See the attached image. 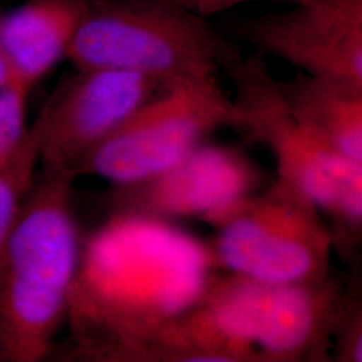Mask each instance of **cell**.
Masks as SVG:
<instances>
[{
  "instance_id": "30bf717a",
  "label": "cell",
  "mask_w": 362,
  "mask_h": 362,
  "mask_svg": "<svg viewBox=\"0 0 362 362\" xmlns=\"http://www.w3.org/2000/svg\"><path fill=\"white\" fill-rule=\"evenodd\" d=\"M262 182V172L238 149L204 141L153 179L117 187L115 211L165 220L197 218L208 223L258 192Z\"/></svg>"
},
{
  "instance_id": "8fae6325",
  "label": "cell",
  "mask_w": 362,
  "mask_h": 362,
  "mask_svg": "<svg viewBox=\"0 0 362 362\" xmlns=\"http://www.w3.org/2000/svg\"><path fill=\"white\" fill-rule=\"evenodd\" d=\"M91 0H26L0 13V49L15 86L31 93L67 57Z\"/></svg>"
},
{
  "instance_id": "9a60e30c",
  "label": "cell",
  "mask_w": 362,
  "mask_h": 362,
  "mask_svg": "<svg viewBox=\"0 0 362 362\" xmlns=\"http://www.w3.org/2000/svg\"><path fill=\"white\" fill-rule=\"evenodd\" d=\"M361 305L356 297H346L337 326V354L339 361H362Z\"/></svg>"
},
{
  "instance_id": "4fadbf2b",
  "label": "cell",
  "mask_w": 362,
  "mask_h": 362,
  "mask_svg": "<svg viewBox=\"0 0 362 362\" xmlns=\"http://www.w3.org/2000/svg\"><path fill=\"white\" fill-rule=\"evenodd\" d=\"M39 164V129L34 122L19 152L0 164V254L21 215Z\"/></svg>"
},
{
  "instance_id": "9c48e42d",
  "label": "cell",
  "mask_w": 362,
  "mask_h": 362,
  "mask_svg": "<svg viewBox=\"0 0 362 362\" xmlns=\"http://www.w3.org/2000/svg\"><path fill=\"white\" fill-rule=\"evenodd\" d=\"M233 35L313 77L362 88V0H310L239 19Z\"/></svg>"
},
{
  "instance_id": "3957f363",
  "label": "cell",
  "mask_w": 362,
  "mask_h": 362,
  "mask_svg": "<svg viewBox=\"0 0 362 362\" xmlns=\"http://www.w3.org/2000/svg\"><path fill=\"white\" fill-rule=\"evenodd\" d=\"M76 176L43 169L0 254V362H38L66 321L81 240Z\"/></svg>"
},
{
  "instance_id": "2e32d148",
  "label": "cell",
  "mask_w": 362,
  "mask_h": 362,
  "mask_svg": "<svg viewBox=\"0 0 362 362\" xmlns=\"http://www.w3.org/2000/svg\"><path fill=\"white\" fill-rule=\"evenodd\" d=\"M185 8L187 11L194 13L202 18H208L215 13H223L231 10L233 7L254 3V1H282L287 4H294L300 1H310V0H170Z\"/></svg>"
},
{
  "instance_id": "8992f818",
  "label": "cell",
  "mask_w": 362,
  "mask_h": 362,
  "mask_svg": "<svg viewBox=\"0 0 362 362\" xmlns=\"http://www.w3.org/2000/svg\"><path fill=\"white\" fill-rule=\"evenodd\" d=\"M218 267L264 284H296L330 275L333 239L322 215L276 181L208 221Z\"/></svg>"
},
{
  "instance_id": "52a82bcc",
  "label": "cell",
  "mask_w": 362,
  "mask_h": 362,
  "mask_svg": "<svg viewBox=\"0 0 362 362\" xmlns=\"http://www.w3.org/2000/svg\"><path fill=\"white\" fill-rule=\"evenodd\" d=\"M233 98L216 78L164 86L139 107L77 169L129 187L167 172L220 127H233Z\"/></svg>"
},
{
  "instance_id": "277c9868",
  "label": "cell",
  "mask_w": 362,
  "mask_h": 362,
  "mask_svg": "<svg viewBox=\"0 0 362 362\" xmlns=\"http://www.w3.org/2000/svg\"><path fill=\"white\" fill-rule=\"evenodd\" d=\"M221 71L235 88L233 128L272 151L276 182L325 214L333 246L349 254L361 239L362 161L330 149L298 122L258 52L245 57L233 46Z\"/></svg>"
},
{
  "instance_id": "6da1fadb",
  "label": "cell",
  "mask_w": 362,
  "mask_h": 362,
  "mask_svg": "<svg viewBox=\"0 0 362 362\" xmlns=\"http://www.w3.org/2000/svg\"><path fill=\"white\" fill-rule=\"evenodd\" d=\"M216 272L211 246L169 220L115 211L81 246L66 313L70 356L155 361L164 337L204 299Z\"/></svg>"
},
{
  "instance_id": "7a4b0ae2",
  "label": "cell",
  "mask_w": 362,
  "mask_h": 362,
  "mask_svg": "<svg viewBox=\"0 0 362 362\" xmlns=\"http://www.w3.org/2000/svg\"><path fill=\"white\" fill-rule=\"evenodd\" d=\"M346 296L327 275L296 284L216 276L207 296L175 325L172 361L293 362L324 357Z\"/></svg>"
},
{
  "instance_id": "ba28073f",
  "label": "cell",
  "mask_w": 362,
  "mask_h": 362,
  "mask_svg": "<svg viewBox=\"0 0 362 362\" xmlns=\"http://www.w3.org/2000/svg\"><path fill=\"white\" fill-rule=\"evenodd\" d=\"M164 86L137 73L76 69L35 119L39 164L77 177L81 163Z\"/></svg>"
},
{
  "instance_id": "5b68a950",
  "label": "cell",
  "mask_w": 362,
  "mask_h": 362,
  "mask_svg": "<svg viewBox=\"0 0 362 362\" xmlns=\"http://www.w3.org/2000/svg\"><path fill=\"white\" fill-rule=\"evenodd\" d=\"M233 46L170 0H91L66 59L78 70H122L172 85L216 78Z\"/></svg>"
},
{
  "instance_id": "7c38bea8",
  "label": "cell",
  "mask_w": 362,
  "mask_h": 362,
  "mask_svg": "<svg viewBox=\"0 0 362 362\" xmlns=\"http://www.w3.org/2000/svg\"><path fill=\"white\" fill-rule=\"evenodd\" d=\"M287 109L321 143L362 161V88L298 71L278 81Z\"/></svg>"
},
{
  "instance_id": "5bb4252c",
  "label": "cell",
  "mask_w": 362,
  "mask_h": 362,
  "mask_svg": "<svg viewBox=\"0 0 362 362\" xmlns=\"http://www.w3.org/2000/svg\"><path fill=\"white\" fill-rule=\"evenodd\" d=\"M31 93L8 86L0 89V164L7 163L26 141L27 100Z\"/></svg>"
},
{
  "instance_id": "e0dca14e",
  "label": "cell",
  "mask_w": 362,
  "mask_h": 362,
  "mask_svg": "<svg viewBox=\"0 0 362 362\" xmlns=\"http://www.w3.org/2000/svg\"><path fill=\"white\" fill-rule=\"evenodd\" d=\"M8 86H15V82H13V73H11L8 62L0 49V89L8 88Z\"/></svg>"
}]
</instances>
